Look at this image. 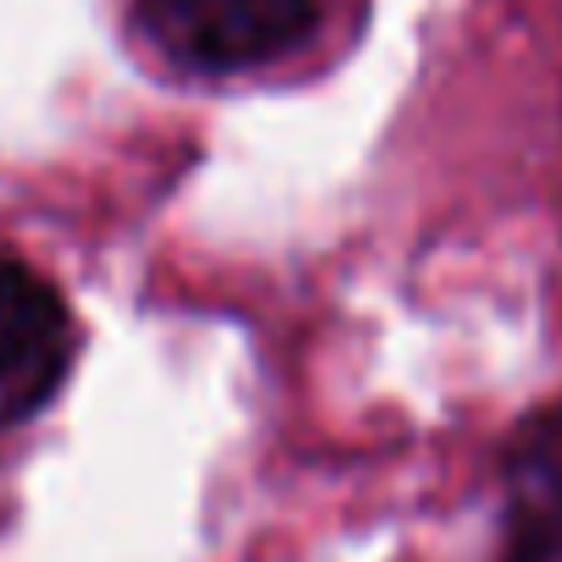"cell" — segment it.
I'll return each mask as SVG.
<instances>
[{
    "mask_svg": "<svg viewBox=\"0 0 562 562\" xmlns=\"http://www.w3.org/2000/svg\"><path fill=\"white\" fill-rule=\"evenodd\" d=\"M502 562H562V408L529 419L507 447Z\"/></svg>",
    "mask_w": 562,
    "mask_h": 562,
    "instance_id": "3957f363",
    "label": "cell"
},
{
    "mask_svg": "<svg viewBox=\"0 0 562 562\" xmlns=\"http://www.w3.org/2000/svg\"><path fill=\"white\" fill-rule=\"evenodd\" d=\"M144 40L182 72L232 78L315 40L321 0H133Z\"/></svg>",
    "mask_w": 562,
    "mask_h": 562,
    "instance_id": "6da1fadb",
    "label": "cell"
},
{
    "mask_svg": "<svg viewBox=\"0 0 562 562\" xmlns=\"http://www.w3.org/2000/svg\"><path fill=\"white\" fill-rule=\"evenodd\" d=\"M72 315L50 281L0 254V430L34 419L72 370Z\"/></svg>",
    "mask_w": 562,
    "mask_h": 562,
    "instance_id": "7a4b0ae2",
    "label": "cell"
}]
</instances>
